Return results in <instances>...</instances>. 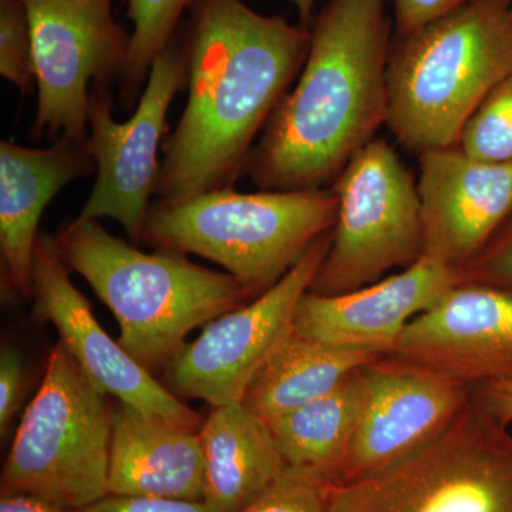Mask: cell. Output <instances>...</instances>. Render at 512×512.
<instances>
[{
    "label": "cell",
    "mask_w": 512,
    "mask_h": 512,
    "mask_svg": "<svg viewBox=\"0 0 512 512\" xmlns=\"http://www.w3.org/2000/svg\"><path fill=\"white\" fill-rule=\"evenodd\" d=\"M183 32L187 103L163 144L156 198L234 188L293 80L311 28L265 16L242 0H192Z\"/></svg>",
    "instance_id": "obj_1"
},
{
    "label": "cell",
    "mask_w": 512,
    "mask_h": 512,
    "mask_svg": "<svg viewBox=\"0 0 512 512\" xmlns=\"http://www.w3.org/2000/svg\"><path fill=\"white\" fill-rule=\"evenodd\" d=\"M392 20L384 0H328L298 82L272 114L245 174L265 191L330 187L387 124Z\"/></svg>",
    "instance_id": "obj_2"
},
{
    "label": "cell",
    "mask_w": 512,
    "mask_h": 512,
    "mask_svg": "<svg viewBox=\"0 0 512 512\" xmlns=\"http://www.w3.org/2000/svg\"><path fill=\"white\" fill-rule=\"evenodd\" d=\"M55 239L67 268L113 312L120 345L151 375L165 372L191 330L252 301L234 276L180 252H141L97 220H73Z\"/></svg>",
    "instance_id": "obj_3"
},
{
    "label": "cell",
    "mask_w": 512,
    "mask_h": 512,
    "mask_svg": "<svg viewBox=\"0 0 512 512\" xmlns=\"http://www.w3.org/2000/svg\"><path fill=\"white\" fill-rule=\"evenodd\" d=\"M510 73L512 0H471L393 37L386 126L417 154L457 146L471 114Z\"/></svg>",
    "instance_id": "obj_4"
},
{
    "label": "cell",
    "mask_w": 512,
    "mask_h": 512,
    "mask_svg": "<svg viewBox=\"0 0 512 512\" xmlns=\"http://www.w3.org/2000/svg\"><path fill=\"white\" fill-rule=\"evenodd\" d=\"M332 187L239 192L221 188L178 201H154L141 242L221 265L252 299L274 288L308 249L332 231Z\"/></svg>",
    "instance_id": "obj_5"
},
{
    "label": "cell",
    "mask_w": 512,
    "mask_h": 512,
    "mask_svg": "<svg viewBox=\"0 0 512 512\" xmlns=\"http://www.w3.org/2000/svg\"><path fill=\"white\" fill-rule=\"evenodd\" d=\"M113 403L62 342L50 350L0 474L2 493L79 511L109 494Z\"/></svg>",
    "instance_id": "obj_6"
},
{
    "label": "cell",
    "mask_w": 512,
    "mask_h": 512,
    "mask_svg": "<svg viewBox=\"0 0 512 512\" xmlns=\"http://www.w3.org/2000/svg\"><path fill=\"white\" fill-rule=\"evenodd\" d=\"M326 512H512V433L476 403L373 476L333 485Z\"/></svg>",
    "instance_id": "obj_7"
},
{
    "label": "cell",
    "mask_w": 512,
    "mask_h": 512,
    "mask_svg": "<svg viewBox=\"0 0 512 512\" xmlns=\"http://www.w3.org/2000/svg\"><path fill=\"white\" fill-rule=\"evenodd\" d=\"M330 187L338 197V218L309 292L356 291L423 258L417 181L384 138L367 143Z\"/></svg>",
    "instance_id": "obj_8"
},
{
    "label": "cell",
    "mask_w": 512,
    "mask_h": 512,
    "mask_svg": "<svg viewBox=\"0 0 512 512\" xmlns=\"http://www.w3.org/2000/svg\"><path fill=\"white\" fill-rule=\"evenodd\" d=\"M185 86L183 33L151 64L143 94L133 116L124 123L113 117L110 86L93 84L90 92L87 153L96 164V183L76 220L113 218L128 238L140 244L141 232L156 194L158 148L168 110Z\"/></svg>",
    "instance_id": "obj_9"
},
{
    "label": "cell",
    "mask_w": 512,
    "mask_h": 512,
    "mask_svg": "<svg viewBox=\"0 0 512 512\" xmlns=\"http://www.w3.org/2000/svg\"><path fill=\"white\" fill-rule=\"evenodd\" d=\"M26 3L37 83L33 134L86 144L93 84L111 86L119 77L130 39L114 20L113 0Z\"/></svg>",
    "instance_id": "obj_10"
},
{
    "label": "cell",
    "mask_w": 512,
    "mask_h": 512,
    "mask_svg": "<svg viewBox=\"0 0 512 512\" xmlns=\"http://www.w3.org/2000/svg\"><path fill=\"white\" fill-rule=\"evenodd\" d=\"M332 231L274 288L207 323L165 369V387L178 399H200L212 407L242 402L249 383L291 332L296 306L328 254Z\"/></svg>",
    "instance_id": "obj_11"
},
{
    "label": "cell",
    "mask_w": 512,
    "mask_h": 512,
    "mask_svg": "<svg viewBox=\"0 0 512 512\" xmlns=\"http://www.w3.org/2000/svg\"><path fill=\"white\" fill-rule=\"evenodd\" d=\"M471 402V387L382 356L363 366V399L335 484L386 470L444 433Z\"/></svg>",
    "instance_id": "obj_12"
},
{
    "label": "cell",
    "mask_w": 512,
    "mask_h": 512,
    "mask_svg": "<svg viewBox=\"0 0 512 512\" xmlns=\"http://www.w3.org/2000/svg\"><path fill=\"white\" fill-rule=\"evenodd\" d=\"M69 272L55 237L40 232L33 252L32 298L37 318L55 326L60 342L101 392L157 423L198 433L204 423L200 414L107 335L94 318L89 301L70 281Z\"/></svg>",
    "instance_id": "obj_13"
},
{
    "label": "cell",
    "mask_w": 512,
    "mask_h": 512,
    "mask_svg": "<svg viewBox=\"0 0 512 512\" xmlns=\"http://www.w3.org/2000/svg\"><path fill=\"white\" fill-rule=\"evenodd\" d=\"M386 356L468 387L512 382V295L461 282L412 320Z\"/></svg>",
    "instance_id": "obj_14"
},
{
    "label": "cell",
    "mask_w": 512,
    "mask_h": 512,
    "mask_svg": "<svg viewBox=\"0 0 512 512\" xmlns=\"http://www.w3.org/2000/svg\"><path fill=\"white\" fill-rule=\"evenodd\" d=\"M423 258L463 271L512 211V164L485 163L460 147L419 154Z\"/></svg>",
    "instance_id": "obj_15"
},
{
    "label": "cell",
    "mask_w": 512,
    "mask_h": 512,
    "mask_svg": "<svg viewBox=\"0 0 512 512\" xmlns=\"http://www.w3.org/2000/svg\"><path fill=\"white\" fill-rule=\"evenodd\" d=\"M458 284L460 271L421 258L356 291L335 296L306 292L296 306L293 330L328 345L386 356L407 325Z\"/></svg>",
    "instance_id": "obj_16"
},
{
    "label": "cell",
    "mask_w": 512,
    "mask_h": 512,
    "mask_svg": "<svg viewBox=\"0 0 512 512\" xmlns=\"http://www.w3.org/2000/svg\"><path fill=\"white\" fill-rule=\"evenodd\" d=\"M96 171L86 144L56 138L47 148L0 143V255L3 286L32 298L33 252L50 201L66 185Z\"/></svg>",
    "instance_id": "obj_17"
},
{
    "label": "cell",
    "mask_w": 512,
    "mask_h": 512,
    "mask_svg": "<svg viewBox=\"0 0 512 512\" xmlns=\"http://www.w3.org/2000/svg\"><path fill=\"white\" fill-rule=\"evenodd\" d=\"M204 485L198 433L157 423L119 400L113 403L109 494L202 501Z\"/></svg>",
    "instance_id": "obj_18"
},
{
    "label": "cell",
    "mask_w": 512,
    "mask_h": 512,
    "mask_svg": "<svg viewBox=\"0 0 512 512\" xmlns=\"http://www.w3.org/2000/svg\"><path fill=\"white\" fill-rule=\"evenodd\" d=\"M198 436L205 457L202 503L208 512L244 510L289 467L268 423L242 402L214 407Z\"/></svg>",
    "instance_id": "obj_19"
},
{
    "label": "cell",
    "mask_w": 512,
    "mask_h": 512,
    "mask_svg": "<svg viewBox=\"0 0 512 512\" xmlns=\"http://www.w3.org/2000/svg\"><path fill=\"white\" fill-rule=\"evenodd\" d=\"M379 357L309 339L292 328L249 383L242 404L271 423L335 389L350 373Z\"/></svg>",
    "instance_id": "obj_20"
},
{
    "label": "cell",
    "mask_w": 512,
    "mask_h": 512,
    "mask_svg": "<svg viewBox=\"0 0 512 512\" xmlns=\"http://www.w3.org/2000/svg\"><path fill=\"white\" fill-rule=\"evenodd\" d=\"M362 399L363 366L335 389L268 423L288 466L311 468L335 483Z\"/></svg>",
    "instance_id": "obj_21"
},
{
    "label": "cell",
    "mask_w": 512,
    "mask_h": 512,
    "mask_svg": "<svg viewBox=\"0 0 512 512\" xmlns=\"http://www.w3.org/2000/svg\"><path fill=\"white\" fill-rule=\"evenodd\" d=\"M133 35L126 63L119 74L120 101L124 109L136 104L151 64L177 35L178 23L192 0H127Z\"/></svg>",
    "instance_id": "obj_22"
},
{
    "label": "cell",
    "mask_w": 512,
    "mask_h": 512,
    "mask_svg": "<svg viewBox=\"0 0 512 512\" xmlns=\"http://www.w3.org/2000/svg\"><path fill=\"white\" fill-rule=\"evenodd\" d=\"M457 146L485 163L512 164V73L471 114Z\"/></svg>",
    "instance_id": "obj_23"
},
{
    "label": "cell",
    "mask_w": 512,
    "mask_h": 512,
    "mask_svg": "<svg viewBox=\"0 0 512 512\" xmlns=\"http://www.w3.org/2000/svg\"><path fill=\"white\" fill-rule=\"evenodd\" d=\"M333 485L319 471L288 467L254 503L239 512H326Z\"/></svg>",
    "instance_id": "obj_24"
},
{
    "label": "cell",
    "mask_w": 512,
    "mask_h": 512,
    "mask_svg": "<svg viewBox=\"0 0 512 512\" xmlns=\"http://www.w3.org/2000/svg\"><path fill=\"white\" fill-rule=\"evenodd\" d=\"M0 74L23 93L35 80L32 26L26 0H0Z\"/></svg>",
    "instance_id": "obj_25"
},
{
    "label": "cell",
    "mask_w": 512,
    "mask_h": 512,
    "mask_svg": "<svg viewBox=\"0 0 512 512\" xmlns=\"http://www.w3.org/2000/svg\"><path fill=\"white\" fill-rule=\"evenodd\" d=\"M460 274L461 282L491 286L512 295V211L483 251Z\"/></svg>",
    "instance_id": "obj_26"
},
{
    "label": "cell",
    "mask_w": 512,
    "mask_h": 512,
    "mask_svg": "<svg viewBox=\"0 0 512 512\" xmlns=\"http://www.w3.org/2000/svg\"><path fill=\"white\" fill-rule=\"evenodd\" d=\"M23 400V363L18 349L3 346L0 353V436L5 439Z\"/></svg>",
    "instance_id": "obj_27"
},
{
    "label": "cell",
    "mask_w": 512,
    "mask_h": 512,
    "mask_svg": "<svg viewBox=\"0 0 512 512\" xmlns=\"http://www.w3.org/2000/svg\"><path fill=\"white\" fill-rule=\"evenodd\" d=\"M394 10L396 36H404L429 25L471 0H389Z\"/></svg>",
    "instance_id": "obj_28"
},
{
    "label": "cell",
    "mask_w": 512,
    "mask_h": 512,
    "mask_svg": "<svg viewBox=\"0 0 512 512\" xmlns=\"http://www.w3.org/2000/svg\"><path fill=\"white\" fill-rule=\"evenodd\" d=\"M77 512H208L202 501L107 494Z\"/></svg>",
    "instance_id": "obj_29"
},
{
    "label": "cell",
    "mask_w": 512,
    "mask_h": 512,
    "mask_svg": "<svg viewBox=\"0 0 512 512\" xmlns=\"http://www.w3.org/2000/svg\"><path fill=\"white\" fill-rule=\"evenodd\" d=\"M473 402L503 426L512 424V382H494L471 387Z\"/></svg>",
    "instance_id": "obj_30"
},
{
    "label": "cell",
    "mask_w": 512,
    "mask_h": 512,
    "mask_svg": "<svg viewBox=\"0 0 512 512\" xmlns=\"http://www.w3.org/2000/svg\"><path fill=\"white\" fill-rule=\"evenodd\" d=\"M0 512H77L30 494L2 493Z\"/></svg>",
    "instance_id": "obj_31"
},
{
    "label": "cell",
    "mask_w": 512,
    "mask_h": 512,
    "mask_svg": "<svg viewBox=\"0 0 512 512\" xmlns=\"http://www.w3.org/2000/svg\"><path fill=\"white\" fill-rule=\"evenodd\" d=\"M292 3L298 10L299 23L306 26V28H311L313 18H315V15H313L315 0H292Z\"/></svg>",
    "instance_id": "obj_32"
}]
</instances>
